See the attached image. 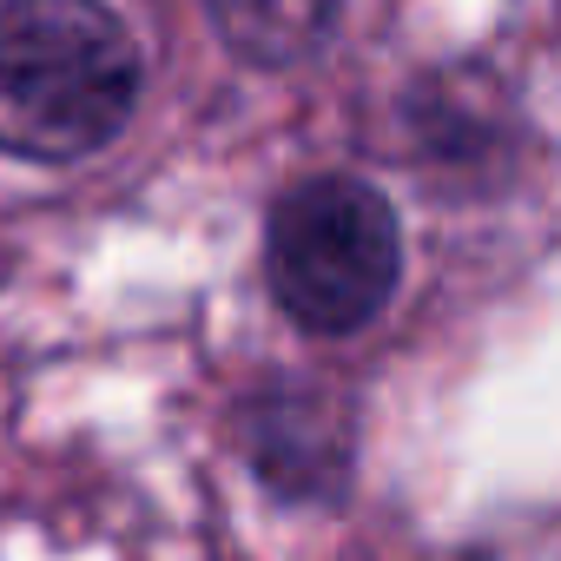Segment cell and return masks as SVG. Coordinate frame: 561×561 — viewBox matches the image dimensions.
Wrapping results in <instances>:
<instances>
[{
  "label": "cell",
  "mask_w": 561,
  "mask_h": 561,
  "mask_svg": "<svg viewBox=\"0 0 561 561\" xmlns=\"http://www.w3.org/2000/svg\"><path fill=\"white\" fill-rule=\"evenodd\" d=\"M264 277L291 324L318 337L364 331L403 277L397 211L370 179L311 172L271 205Z\"/></svg>",
  "instance_id": "2"
},
{
  "label": "cell",
  "mask_w": 561,
  "mask_h": 561,
  "mask_svg": "<svg viewBox=\"0 0 561 561\" xmlns=\"http://www.w3.org/2000/svg\"><path fill=\"white\" fill-rule=\"evenodd\" d=\"M337 8H344V0H205L218 41L244 67H264V73L311 60L331 41Z\"/></svg>",
  "instance_id": "3"
},
{
  "label": "cell",
  "mask_w": 561,
  "mask_h": 561,
  "mask_svg": "<svg viewBox=\"0 0 561 561\" xmlns=\"http://www.w3.org/2000/svg\"><path fill=\"white\" fill-rule=\"evenodd\" d=\"M139 47L106 0H0V152L73 165L139 106Z\"/></svg>",
  "instance_id": "1"
}]
</instances>
